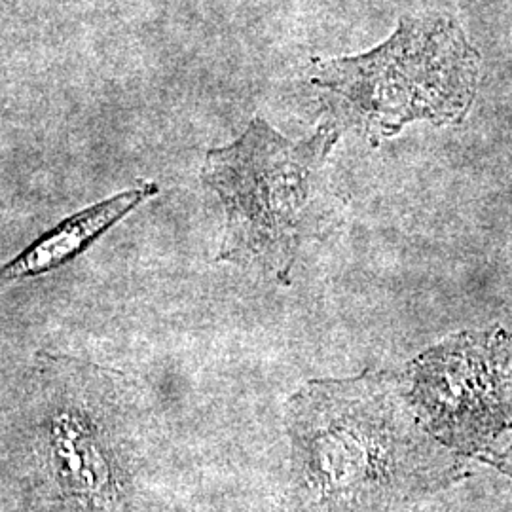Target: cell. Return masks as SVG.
Instances as JSON below:
<instances>
[{
    "label": "cell",
    "mask_w": 512,
    "mask_h": 512,
    "mask_svg": "<svg viewBox=\"0 0 512 512\" xmlns=\"http://www.w3.org/2000/svg\"><path fill=\"white\" fill-rule=\"evenodd\" d=\"M340 135L325 118L310 137L293 141L253 118L234 143L207 152L202 181L226 217L217 260L289 283Z\"/></svg>",
    "instance_id": "277c9868"
},
{
    "label": "cell",
    "mask_w": 512,
    "mask_h": 512,
    "mask_svg": "<svg viewBox=\"0 0 512 512\" xmlns=\"http://www.w3.org/2000/svg\"><path fill=\"white\" fill-rule=\"evenodd\" d=\"M158 192V184H141L95 203L88 209H82L69 219L61 220L55 228L40 236L31 247H27L18 258L0 270V291L16 281L48 274L71 262L103 234H107L112 226L128 217L141 203L154 198Z\"/></svg>",
    "instance_id": "8992f818"
},
{
    "label": "cell",
    "mask_w": 512,
    "mask_h": 512,
    "mask_svg": "<svg viewBox=\"0 0 512 512\" xmlns=\"http://www.w3.org/2000/svg\"><path fill=\"white\" fill-rule=\"evenodd\" d=\"M38 459L54 512H145V416L128 380L50 357Z\"/></svg>",
    "instance_id": "3957f363"
},
{
    "label": "cell",
    "mask_w": 512,
    "mask_h": 512,
    "mask_svg": "<svg viewBox=\"0 0 512 512\" xmlns=\"http://www.w3.org/2000/svg\"><path fill=\"white\" fill-rule=\"evenodd\" d=\"M310 80L327 120L378 147L414 122L461 124L475 105L480 54L454 19L404 16L370 52L315 59Z\"/></svg>",
    "instance_id": "7a4b0ae2"
},
{
    "label": "cell",
    "mask_w": 512,
    "mask_h": 512,
    "mask_svg": "<svg viewBox=\"0 0 512 512\" xmlns=\"http://www.w3.org/2000/svg\"><path fill=\"white\" fill-rule=\"evenodd\" d=\"M408 399L450 450L512 478V334L463 330L425 349L403 370Z\"/></svg>",
    "instance_id": "5b68a950"
},
{
    "label": "cell",
    "mask_w": 512,
    "mask_h": 512,
    "mask_svg": "<svg viewBox=\"0 0 512 512\" xmlns=\"http://www.w3.org/2000/svg\"><path fill=\"white\" fill-rule=\"evenodd\" d=\"M285 427L294 512H421L473 475L421 423L399 370L311 380Z\"/></svg>",
    "instance_id": "6da1fadb"
}]
</instances>
